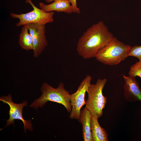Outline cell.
Here are the masks:
<instances>
[{
  "mask_svg": "<svg viewBox=\"0 0 141 141\" xmlns=\"http://www.w3.org/2000/svg\"><path fill=\"white\" fill-rule=\"evenodd\" d=\"M129 56L135 57L141 61V45H136L131 47Z\"/></svg>",
  "mask_w": 141,
  "mask_h": 141,
  "instance_id": "15",
  "label": "cell"
},
{
  "mask_svg": "<svg viewBox=\"0 0 141 141\" xmlns=\"http://www.w3.org/2000/svg\"><path fill=\"white\" fill-rule=\"evenodd\" d=\"M92 77L87 75L79 85L77 91L70 95V102L72 111L69 116L71 119L78 120L80 115L81 109L85 104V95L91 84Z\"/></svg>",
  "mask_w": 141,
  "mask_h": 141,
  "instance_id": "7",
  "label": "cell"
},
{
  "mask_svg": "<svg viewBox=\"0 0 141 141\" xmlns=\"http://www.w3.org/2000/svg\"><path fill=\"white\" fill-rule=\"evenodd\" d=\"M98 118L92 116L91 128L93 141H108V134L105 130L100 126Z\"/></svg>",
  "mask_w": 141,
  "mask_h": 141,
  "instance_id": "12",
  "label": "cell"
},
{
  "mask_svg": "<svg viewBox=\"0 0 141 141\" xmlns=\"http://www.w3.org/2000/svg\"><path fill=\"white\" fill-rule=\"evenodd\" d=\"M114 37L103 22L99 21L89 28L79 38L77 52L84 59L95 57Z\"/></svg>",
  "mask_w": 141,
  "mask_h": 141,
  "instance_id": "1",
  "label": "cell"
},
{
  "mask_svg": "<svg viewBox=\"0 0 141 141\" xmlns=\"http://www.w3.org/2000/svg\"><path fill=\"white\" fill-rule=\"evenodd\" d=\"M70 4L67 0H55L49 4L40 2L39 5L40 9L46 12L55 11L71 14L73 13V9Z\"/></svg>",
  "mask_w": 141,
  "mask_h": 141,
  "instance_id": "10",
  "label": "cell"
},
{
  "mask_svg": "<svg viewBox=\"0 0 141 141\" xmlns=\"http://www.w3.org/2000/svg\"><path fill=\"white\" fill-rule=\"evenodd\" d=\"M41 96L34 101L30 106L31 108L37 110L39 107H43L48 101L57 103L62 105L67 111L71 113L72 106L70 102V95L69 91L65 89L64 84L61 82L57 88H55L46 83L42 85Z\"/></svg>",
  "mask_w": 141,
  "mask_h": 141,
  "instance_id": "2",
  "label": "cell"
},
{
  "mask_svg": "<svg viewBox=\"0 0 141 141\" xmlns=\"http://www.w3.org/2000/svg\"><path fill=\"white\" fill-rule=\"evenodd\" d=\"M27 27L32 39L33 56H39L48 45L45 25L30 24L25 25Z\"/></svg>",
  "mask_w": 141,
  "mask_h": 141,
  "instance_id": "8",
  "label": "cell"
},
{
  "mask_svg": "<svg viewBox=\"0 0 141 141\" xmlns=\"http://www.w3.org/2000/svg\"><path fill=\"white\" fill-rule=\"evenodd\" d=\"M128 74L130 76H138L141 78V61L137 62L131 67Z\"/></svg>",
  "mask_w": 141,
  "mask_h": 141,
  "instance_id": "14",
  "label": "cell"
},
{
  "mask_svg": "<svg viewBox=\"0 0 141 141\" xmlns=\"http://www.w3.org/2000/svg\"><path fill=\"white\" fill-rule=\"evenodd\" d=\"M91 115L85 107L80 111L78 120L82 126V134L84 141H93L91 128Z\"/></svg>",
  "mask_w": 141,
  "mask_h": 141,
  "instance_id": "11",
  "label": "cell"
},
{
  "mask_svg": "<svg viewBox=\"0 0 141 141\" xmlns=\"http://www.w3.org/2000/svg\"><path fill=\"white\" fill-rule=\"evenodd\" d=\"M125 83L123 86L124 96L127 101H141V89L135 77L123 75Z\"/></svg>",
  "mask_w": 141,
  "mask_h": 141,
  "instance_id": "9",
  "label": "cell"
},
{
  "mask_svg": "<svg viewBox=\"0 0 141 141\" xmlns=\"http://www.w3.org/2000/svg\"><path fill=\"white\" fill-rule=\"evenodd\" d=\"M71 3L73 8V13L79 14L80 13V9L77 5V0H67Z\"/></svg>",
  "mask_w": 141,
  "mask_h": 141,
  "instance_id": "16",
  "label": "cell"
},
{
  "mask_svg": "<svg viewBox=\"0 0 141 141\" xmlns=\"http://www.w3.org/2000/svg\"><path fill=\"white\" fill-rule=\"evenodd\" d=\"M107 80L99 79L95 84H91L87 92L88 98L85 107L92 116L99 118L102 116L103 109L107 103V98L103 95V90Z\"/></svg>",
  "mask_w": 141,
  "mask_h": 141,
  "instance_id": "4",
  "label": "cell"
},
{
  "mask_svg": "<svg viewBox=\"0 0 141 141\" xmlns=\"http://www.w3.org/2000/svg\"><path fill=\"white\" fill-rule=\"evenodd\" d=\"M26 25L22 27L19 35V44L23 49L30 50H33V46L32 37Z\"/></svg>",
  "mask_w": 141,
  "mask_h": 141,
  "instance_id": "13",
  "label": "cell"
},
{
  "mask_svg": "<svg viewBox=\"0 0 141 141\" xmlns=\"http://www.w3.org/2000/svg\"><path fill=\"white\" fill-rule=\"evenodd\" d=\"M0 101L3 103L7 104L10 107L9 114V119L6 120L7 124L5 127L13 124L15 120H21L24 124V127L25 132H26L27 129L30 131L33 130L32 125L30 120H26L23 118L22 112L23 108L28 105L27 102L24 101L22 103L19 104L15 103L13 102L11 94H9L7 96H1Z\"/></svg>",
  "mask_w": 141,
  "mask_h": 141,
  "instance_id": "6",
  "label": "cell"
},
{
  "mask_svg": "<svg viewBox=\"0 0 141 141\" xmlns=\"http://www.w3.org/2000/svg\"><path fill=\"white\" fill-rule=\"evenodd\" d=\"M131 48L114 37L105 46L99 51L95 57L104 64L116 65L129 56Z\"/></svg>",
  "mask_w": 141,
  "mask_h": 141,
  "instance_id": "3",
  "label": "cell"
},
{
  "mask_svg": "<svg viewBox=\"0 0 141 141\" xmlns=\"http://www.w3.org/2000/svg\"><path fill=\"white\" fill-rule=\"evenodd\" d=\"M55 0H45V1L46 2L48 3H51L53 1H54Z\"/></svg>",
  "mask_w": 141,
  "mask_h": 141,
  "instance_id": "17",
  "label": "cell"
},
{
  "mask_svg": "<svg viewBox=\"0 0 141 141\" xmlns=\"http://www.w3.org/2000/svg\"><path fill=\"white\" fill-rule=\"evenodd\" d=\"M25 2L30 4L33 8V10L26 13L17 14L13 13L10 14L12 18L18 19V22L16 24L19 27L30 24L45 25L48 23L53 22L54 21V11L45 12L36 7L31 0H25Z\"/></svg>",
  "mask_w": 141,
  "mask_h": 141,
  "instance_id": "5",
  "label": "cell"
}]
</instances>
